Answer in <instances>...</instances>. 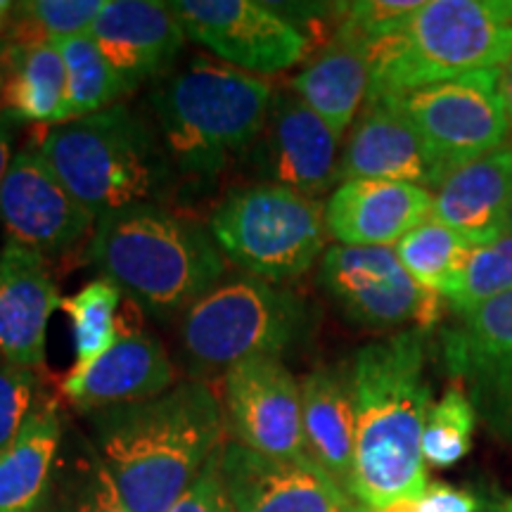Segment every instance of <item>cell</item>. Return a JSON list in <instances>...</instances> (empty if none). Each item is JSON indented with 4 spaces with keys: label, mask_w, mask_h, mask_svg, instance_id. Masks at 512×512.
<instances>
[{
    "label": "cell",
    "mask_w": 512,
    "mask_h": 512,
    "mask_svg": "<svg viewBox=\"0 0 512 512\" xmlns=\"http://www.w3.org/2000/svg\"><path fill=\"white\" fill-rule=\"evenodd\" d=\"M425 330H401L370 342L351 358L356 446L349 498L377 510L427 489L422 432L432 408Z\"/></svg>",
    "instance_id": "6da1fadb"
},
{
    "label": "cell",
    "mask_w": 512,
    "mask_h": 512,
    "mask_svg": "<svg viewBox=\"0 0 512 512\" xmlns=\"http://www.w3.org/2000/svg\"><path fill=\"white\" fill-rule=\"evenodd\" d=\"M91 441L131 512H169L223 446L221 403L202 382L88 413Z\"/></svg>",
    "instance_id": "7a4b0ae2"
},
{
    "label": "cell",
    "mask_w": 512,
    "mask_h": 512,
    "mask_svg": "<svg viewBox=\"0 0 512 512\" xmlns=\"http://www.w3.org/2000/svg\"><path fill=\"white\" fill-rule=\"evenodd\" d=\"M88 256L126 299L162 320L200 302L226 278L228 268L207 228L178 219L162 204L100 216Z\"/></svg>",
    "instance_id": "3957f363"
},
{
    "label": "cell",
    "mask_w": 512,
    "mask_h": 512,
    "mask_svg": "<svg viewBox=\"0 0 512 512\" xmlns=\"http://www.w3.org/2000/svg\"><path fill=\"white\" fill-rule=\"evenodd\" d=\"M268 79L195 57L152 88V112L171 164L190 176H216L252 150L273 100Z\"/></svg>",
    "instance_id": "277c9868"
},
{
    "label": "cell",
    "mask_w": 512,
    "mask_h": 512,
    "mask_svg": "<svg viewBox=\"0 0 512 512\" xmlns=\"http://www.w3.org/2000/svg\"><path fill=\"white\" fill-rule=\"evenodd\" d=\"M36 147L64 188L98 219L157 204L174 166L157 128L126 105L48 126Z\"/></svg>",
    "instance_id": "5b68a950"
},
{
    "label": "cell",
    "mask_w": 512,
    "mask_h": 512,
    "mask_svg": "<svg viewBox=\"0 0 512 512\" xmlns=\"http://www.w3.org/2000/svg\"><path fill=\"white\" fill-rule=\"evenodd\" d=\"M510 60L512 0H430L368 50V100L503 69Z\"/></svg>",
    "instance_id": "8992f818"
},
{
    "label": "cell",
    "mask_w": 512,
    "mask_h": 512,
    "mask_svg": "<svg viewBox=\"0 0 512 512\" xmlns=\"http://www.w3.org/2000/svg\"><path fill=\"white\" fill-rule=\"evenodd\" d=\"M309 313L297 294L254 275L223 278L183 313L181 347L202 373L252 356H278L304 337Z\"/></svg>",
    "instance_id": "52a82bcc"
},
{
    "label": "cell",
    "mask_w": 512,
    "mask_h": 512,
    "mask_svg": "<svg viewBox=\"0 0 512 512\" xmlns=\"http://www.w3.org/2000/svg\"><path fill=\"white\" fill-rule=\"evenodd\" d=\"M209 233L226 259L254 278L285 283L325 254V207L271 183L233 190L214 209Z\"/></svg>",
    "instance_id": "ba28073f"
},
{
    "label": "cell",
    "mask_w": 512,
    "mask_h": 512,
    "mask_svg": "<svg viewBox=\"0 0 512 512\" xmlns=\"http://www.w3.org/2000/svg\"><path fill=\"white\" fill-rule=\"evenodd\" d=\"M375 100L389 102L411 121L446 176L501 150L510 133L501 69L465 74Z\"/></svg>",
    "instance_id": "9c48e42d"
},
{
    "label": "cell",
    "mask_w": 512,
    "mask_h": 512,
    "mask_svg": "<svg viewBox=\"0 0 512 512\" xmlns=\"http://www.w3.org/2000/svg\"><path fill=\"white\" fill-rule=\"evenodd\" d=\"M320 285L358 325L432 332L444 299L415 283L394 247L332 245L320 256Z\"/></svg>",
    "instance_id": "30bf717a"
},
{
    "label": "cell",
    "mask_w": 512,
    "mask_h": 512,
    "mask_svg": "<svg viewBox=\"0 0 512 512\" xmlns=\"http://www.w3.org/2000/svg\"><path fill=\"white\" fill-rule=\"evenodd\" d=\"M185 38L247 74L268 76L297 67L309 38L285 12L256 0H174Z\"/></svg>",
    "instance_id": "8fae6325"
},
{
    "label": "cell",
    "mask_w": 512,
    "mask_h": 512,
    "mask_svg": "<svg viewBox=\"0 0 512 512\" xmlns=\"http://www.w3.org/2000/svg\"><path fill=\"white\" fill-rule=\"evenodd\" d=\"M453 313L456 323L441 332L444 366L486 425L512 441V292Z\"/></svg>",
    "instance_id": "7c38bea8"
},
{
    "label": "cell",
    "mask_w": 512,
    "mask_h": 512,
    "mask_svg": "<svg viewBox=\"0 0 512 512\" xmlns=\"http://www.w3.org/2000/svg\"><path fill=\"white\" fill-rule=\"evenodd\" d=\"M98 216L64 188L36 145L19 147L0 188L5 242L34 249L43 259L67 254L91 235Z\"/></svg>",
    "instance_id": "4fadbf2b"
},
{
    "label": "cell",
    "mask_w": 512,
    "mask_h": 512,
    "mask_svg": "<svg viewBox=\"0 0 512 512\" xmlns=\"http://www.w3.org/2000/svg\"><path fill=\"white\" fill-rule=\"evenodd\" d=\"M226 418L252 451L273 458H304L302 382L278 356H252L223 373Z\"/></svg>",
    "instance_id": "5bb4252c"
},
{
    "label": "cell",
    "mask_w": 512,
    "mask_h": 512,
    "mask_svg": "<svg viewBox=\"0 0 512 512\" xmlns=\"http://www.w3.org/2000/svg\"><path fill=\"white\" fill-rule=\"evenodd\" d=\"M335 131L290 88L273 93L264 128L252 145L259 183L280 185L316 200L339 181Z\"/></svg>",
    "instance_id": "9a60e30c"
},
{
    "label": "cell",
    "mask_w": 512,
    "mask_h": 512,
    "mask_svg": "<svg viewBox=\"0 0 512 512\" xmlns=\"http://www.w3.org/2000/svg\"><path fill=\"white\" fill-rule=\"evenodd\" d=\"M238 512H356L358 505L309 456L273 458L240 441L216 453Z\"/></svg>",
    "instance_id": "2e32d148"
},
{
    "label": "cell",
    "mask_w": 512,
    "mask_h": 512,
    "mask_svg": "<svg viewBox=\"0 0 512 512\" xmlns=\"http://www.w3.org/2000/svg\"><path fill=\"white\" fill-rule=\"evenodd\" d=\"M88 36L126 93L169 72L185 43L171 5L159 0H107Z\"/></svg>",
    "instance_id": "e0dca14e"
},
{
    "label": "cell",
    "mask_w": 512,
    "mask_h": 512,
    "mask_svg": "<svg viewBox=\"0 0 512 512\" xmlns=\"http://www.w3.org/2000/svg\"><path fill=\"white\" fill-rule=\"evenodd\" d=\"M444 178L411 121L389 102L368 100L339 157V183L387 181L434 192Z\"/></svg>",
    "instance_id": "ac0fdd59"
},
{
    "label": "cell",
    "mask_w": 512,
    "mask_h": 512,
    "mask_svg": "<svg viewBox=\"0 0 512 512\" xmlns=\"http://www.w3.org/2000/svg\"><path fill=\"white\" fill-rule=\"evenodd\" d=\"M62 297L48 261L17 242L0 247V361L41 368L48 323Z\"/></svg>",
    "instance_id": "d6986e66"
},
{
    "label": "cell",
    "mask_w": 512,
    "mask_h": 512,
    "mask_svg": "<svg viewBox=\"0 0 512 512\" xmlns=\"http://www.w3.org/2000/svg\"><path fill=\"white\" fill-rule=\"evenodd\" d=\"M434 192L408 183L347 181L325 204V228L337 245L396 247L432 219Z\"/></svg>",
    "instance_id": "ffe728a7"
},
{
    "label": "cell",
    "mask_w": 512,
    "mask_h": 512,
    "mask_svg": "<svg viewBox=\"0 0 512 512\" xmlns=\"http://www.w3.org/2000/svg\"><path fill=\"white\" fill-rule=\"evenodd\" d=\"M176 387V368L157 337L133 328H119L114 347L91 368L60 380L64 399L91 413L155 399Z\"/></svg>",
    "instance_id": "44dd1931"
},
{
    "label": "cell",
    "mask_w": 512,
    "mask_h": 512,
    "mask_svg": "<svg viewBox=\"0 0 512 512\" xmlns=\"http://www.w3.org/2000/svg\"><path fill=\"white\" fill-rule=\"evenodd\" d=\"M512 211V145L451 171L434 190L432 219L472 245L508 235Z\"/></svg>",
    "instance_id": "7402d4cb"
},
{
    "label": "cell",
    "mask_w": 512,
    "mask_h": 512,
    "mask_svg": "<svg viewBox=\"0 0 512 512\" xmlns=\"http://www.w3.org/2000/svg\"><path fill=\"white\" fill-rule=\"evenodd\" d=\"M0 117L67 124V69L55 41L5 43L0 55Z\"/></svg>",
    "instance_id": "603a6c76"
},
{
    "label": "cell",
    "mask_w": 512,
    "mask_h": 512,
    "mask_svg": "<svg viewBox=\"0 0 512 512\" xmlns=\"http://www.w3.org/2000/svg\"><path fill=\"white\" fill-rule=\"evenodd\" d=\"M306 453L349 496L354 477L356 422L347 375L316 368L302 380Z\"/></svg>",
    "instance_id": "cb8c5ba5"
},
{
    "label": "cell",
    "mask_w": 512,
    "mask_h": 512,
    "mask_svg": "<svg viewBox=\"0 0 512 512\" xmlns=\"http://www.w3.org/2000/svg\"><path fill=\"white\" fill-rule=\"evenodd\" d=\"M62 439L57 403L38 399L17 439L0 451V512H41Z\"/></svg>",
    "instance_id": "d4e9b609"
},
{
    "label": "cell",
    "mask_w": 512,
    "mask_h": 512,
    "mask_svg": "<svg viewBox=\"0 0 512 512\" xmlns=\"http://www.w3.org/2000/svg\"><path fill=\"white\" fill-rule=\"evenodd\" d=\"M290 91L299 95L335 131L337 138H342L368 100V55L361 48L335 38L294 76Z\"/></svg>",
    "instance_id": "484cf974"
},
{
    "label": "cell",
    "mask_w": 512,
    "mask_h": 512,
    "mask_svg": "<svg viewBox=\"0 0 512 512\" xmlns=\"http://www.w3.org/2000/svg\"><path fill=\"white\" fill-rule=\"evenodd\" d=\"M41 512H131L91 437L64 430Z\"/></svg>",
    "instance_id": "4316f807"
},
{
    "label": "cell",
    "mask_w": 512,
    "mask_h": 512,
    "mask_svg": "<svg viewBox=\"0 0 512 512\" xmlns=\"http://www.w3.org/2000/svg\"><path fill=\"white\" fill-rule=\"evenodd\" d=\"M394 249L415 283L446 302L456 290L467 256L472 254L475 245L458 235L456 230L446 228L444 223L427 219Z\"/></svg>",
    "instance_id": "83f0119b"
},
{
    "label": "cell",
    "mask_w": 512,
    "mask_h": 512,
    "mask_svg": "<svg viewBox=\"0 0 512 512\" xmlns=\"http://www.w3.org/2000/svg\"><path fill=\"white\" fill-rule=\"evenodd\" d=\"M124 292L112 280L95 278L72 297L62 299L60 309L72 320L76 363L69 373L88 370L102 354L114 347L119 337L117 316Z\"/></svg>",
    "instance_id": "f1b7e54d"
},
{
    "label": "cell",
    "mask_w": 512,
    "mask_h": 512,
    "mask_svg": "<svg viewBox=\"0 0 512 512\" xmlns=\"http://www.w3.org/2000/svg\"><path fill=\"white\" fill-rule=\"evenodd\" d=\"M67 69V121L86 119L114 107L124 86L88 34L55 38Z\"/></svg>",
    "instance_id": "f546056e"
},
{
    "label": "cell",
    "mask_w": 512,
    "mask_h": 512,
    "mask_svg": "<svg viewBox=\"0 0 512 512\" xmlns=\"http://www.w3.org/2000/svg\"><path fill=\"white\" fill-rule=\"evenodd\" d=\"M477 411L460 384L448 387L439 401L432 403L422 432L425 465L446 470L460 463L472 448Z\"/></svg>",
    "instance_id": "4dcf8cb0"
},
{
    "label": "cell",
    "mask_w": 512,
    "mask_h": 512,
    "mask_svg": "<svg viewBox=\"0 0 512 512\" xmlns=\"http://www.w3.org/2000/svg\"><path fill=\"white\" fill-rule=\"evenodd\" d=\"M107 0H24L12 17L17 41H55L91 31Z\"/></svg>",
    "instance_id": "1f68e13d"
},
{
    "label": "cell",
    "mask_w": 512,
    "mask_h": 512,
    "mask_svg": "<svg viewBox=\"0 0 512 512\" xmlns=\"http://www.w3.org/2000/svg\"><path fill=\"white\" fill-rule=\"evenodd\" d=\"M512 292V235L479 245L467 256L456 290L446 299L451 309L486 302Z\"/></svg>",
    "instance_id": "d6a6232c"
},
{
    "label": "cell",
    "mask_w": 512,
    "mask_h": 512,
    "mask_svg": "<svg viewBox=\"0 0 512 512\" xmlns=\"http://www.w3.org/2000/svg\"><path fill=\"white\" fill-rule=\"evenodd\" d=\"M420 8L415 0H358L339 5V27L335 38L361 48L368 55L370 48L387 41L396 31L406 27L413 12Z\"/></svg>",
    "instance_id": "836d02e7"
},
{
    "label": "cell",
    "mask_w": 512,
    "mask_h": 512,
    "mask_svg": "<svg viewBox=\"0 0 512 512\" xmlns=\"http://www.w3.org/2000/svg\"><path fill=\"white\" fill-rule=\"evenodd\" d=\"M38 403L36 370L0 361V451H5Z\"/></svg>",
    "instance_id": "e575fe53"
},
{
    "label": "cell",
    "mask_w": 512,
    "mask_h": 512,
    "mask_svg": "<svg viewBox=\"0 0 512 512\" xmlns=\"http://www.w3.org/2000/svg\"><path fill=\"white\" fill-rule=\"evenodd\" d=\"M169 512H238L226 484H223L216 456L209 460L200 477L190 484V489L178 498Z\"/></svg>",
    "instance_id": "d590c367"
},
{
    "label": "cell",
    "mask_w": 512,
    "mask_h": 512,
    "mask_svg": "<svg viewBox=\"0 0 512 512\" xmlns=\"http://www.w3.org/2000/svg\"><path fill=\"white\" fill-rule=\"evenodd\" d=\"M420 512H477L479 501L475 494L465 489H456L444 482L427 484L425 494L418 501Z\"/></svg>",
    "instance_id": "8d00e7d4"
},
{
    "label": "cell",
    "mask_w": 512,
    "mask_h": 512,
    "mask_svg": "<svg viewBox=\"0 0 512 512\" xmlns=\"http://www.w3.org/2000/svg\"><path fill=\"white\" fill-rule=\"evenodd\" d=\"M12 140H15V121H10L8 117H0V188H3L5 174H8L12 157Z\"/></svg>",
    "instance_id": "74e56055"
},
{
    "label": "cell",
    "mask_w": 512,
    "mask_h": 512,
    "mask_svg": "<svg viewBox=\"0 0 512 512\" xmlns=\"http://www.w3.org/2000/svg\"><path fill=\"white\" fill-rule=\"evenodd\" d=\"M503 98H505V110H508V121L512 131V60L508 64V72L503 74Z\"/></svg>",
    "instance_id": "f35d334b"
},
{
    "label": "cell",
    "mask_w": 512,
    "mask_h": 512,
    "mask_svg": "<svg viewBox=\"0 0 512 512\" xmlns=\"http://www.w3.org/2000/svg\"><path fill=\"white\" fill-rule=\"evenodd\" d=\"M12 12H15V3H10V0H0V31L8 27Z\"/></svg>",
    "instance_id": "ab89813d"
},
{
    "label": "cell",
    "mask_w": 512,
    "mask_h": 512,
    "mask_svg": "<svg viewBox=\"0 0 512 512\" xmlns=\"http://www.w3.org/2000/svg\"><path fill=\"white\" fill-rule=\"evenodd\" d=\"M501 508H503L505 512H512V498H510V501H505V503L501 505Z\"/></svg>",
    "instance_id": "60d3db41"
},
{
    "label": "cell",
    "mask_w": 512,
    "mask_h": 512,
    "mask_svg": "<svg viewBox=\"0 0 512 512\" xmlns=\"http://www.w3.org/2000/svg\"><path fill=\"white\" fill-rule=\"evenodd\" d=\"M508 235H512V211H510V219H508Z\"/></svg>",
    "instance_id": "b9f144b4"
},
{
    "label": "cell",
    "mask_w": 512,
    "mask_h": 512,
    "mask_svg": "<svg viewBox=\"0 0 512 512\" xmlns=\"http://www.w3.org/2000/svg\"><path fill=\"white\" fill-rule=\"evenodd\" d=\"M5 43H8V41H3V38H0V55H3V50H5Z\"/></svg>",
    "instance_id": "7bdbcfd3"
},
{
    "label": "cell",
    "mask_w": 512,
    "mask_h": 512,
    "mask_svg": "<svg viewBox=\"0 0 512 512\" xmlns=\"http://www.w3.org/2000/svg\"><path fill=\"white\" fill-rule=\"evenodd\" d=\"M491 512H505L503 508H496V510H491Z\"/></svg>",
    "instance_id": "ee69618b"
}]
</instances>
